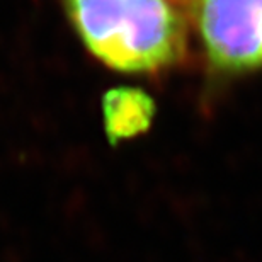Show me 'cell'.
I'll return each mask as SVG.
<instances>
[{
  "mask_svg": "<svg viewBox=\"0 0 262 262\" xmlns=\"http://www.w3.org/2000/svg\"><path fill=\"white\" fill-rule=\"evenodd\" d=\"M155 104L148 94L133 87H118L102 99L104 129L113 143L135 138L151 124Z\"/></svg>",
  "mask_w": 262,
  "mask_h": 262,
  "instance_id": "3",
  "label": "cell"
},
{
  "mask_svg": "<svg viewBox=\"0 0 262 262\" xmlns=\"http://www.w3.org/2000/svg\"><path fill=\"white\" fill-rule=\"evenodd\" d=\"M85 48L119 72L174 65L186 48V24L172 0H65Z\"/></svg>",
  "mask_w": 262,
  "mask_h": 262,
  "instance_id": "1",
  "label": "cell"
},
{
  "mask_svg": "<svg viewBox=\"0 0 262 262\" xmlns=\"http://www.w3.org/2000/svg\"><path fill=\"white\" fill-rule=\"evenodd\" d=\"M194 19L216 68L245 72L262 67V0H194Z\"/></svg>",
  "mask_w": 262,
  "mask_h": 262,
  "instance_id": "2",
  "label": "cell"
}]
</instances>
